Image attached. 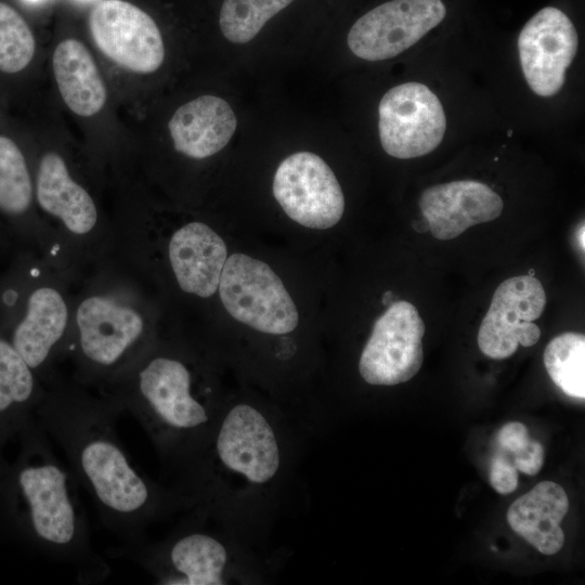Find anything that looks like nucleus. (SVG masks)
Instances as JSON below:
<instances>
[{
  "label": "nucleus",
  "instance_id": "obj_1",
  "mask_svg": "<svg viewBox=\"0 0 585 585\" xmlns=\"http://www.w3.org/2000/svg\"><path fill=\"white\" fill-rule=\"evenodd\" d=\"M311 430L277 402L225 398L209 431L170 470L186 511L265 549L292 504Z\"/></svg>",
  "mask_w": 585,
  "mask_h": 585
},
{
  "label": "nucleus",
  "instance_id": "obj_2",
  "mask_svg": "<svg viewBox=\"0 0 585 585\" xmlns=\"http://www.w3.org/2000/svg\"><path fill=\"white\" fill-rule=\"evenodd\" d=\"M36 411L39 425L63 450L103 524L126 545L143 543L153 522L186 511L172 486L156 483L134 465L117 434L119 411L113 404L62 391L42 396Z\"/></svg>",
  "mask_w": 585,
  "mask_h": 585
},
{
  "label": "nucleus",
  "instance_id": "obj_3",
  "mask_svg": "<svg viewBox=\"0 0 585 585\" xmlns=\"http://www.w3.org/2000/svg\"><path fill=\"white\" fill-rule=\"evenodd\" d=\"M24 433L25 453L12 476L24 532L47 556L70 564L81 583L105 580L110 569L92 547L76 479L38 421L29 420Z\"/></svg>",
  "mask_w": 585,
  "mask_h": 585
},
{
  "label": "nucleus",
  "instance_id": "obj_4",
  "mask_svg": "<svg viewBox=\"0 0 585 585\" xmlns=\"http://www.w3.org/2000/svg\"><path fill=\"white\" fill-rule=\"evenodd\" d=\"M200 380L188 361L158 353L142 361L109 401L139 420L169 470L196 450L224 403L213 385Z\"/></svg>",
  "mask_w": 585,
  "mask_h": 585
},
{
  "label": "nucleus",
  "instance_id": "obj_5",
  "mask_svg": "<svg viewBox=\"0 0 585 585\" xmlns=\"http://www.w3.org/2000/svg\"><path fill=\"white\" fill-rule=\"evenodd\" d=\"M161 585H260L271 581L285 555L255 547L188 512L165 538L116 550Z\"/></svg>",
  "mask_w": 585,
  "mask_h": 585
},
{
  "label": "nucleus",
  "instance_id": "obj_6",
  "mask_svg": "<svg viewBox=\"0 0 585 585\" xmlns=\"http://www.w3.org/2000/svg\"><path fill=\"white\" fill-rule=\"evenodd\" d=\"M218 289L226 311L259 333L284 336L298 326L295 302L282 280L261 260L232 255L224 263Z\"/></svg>",
  "mask_w": 585,
  "mask_h": 585
},
{
  "label": "nucleus",
  "instance_id": "obj_7",
  "mask_svg": "<svg viewBox=\"0 0 585 585\" xmlns=\"http://www.w3.org/2000/svg\"><path fill=\"white\" fill-rule=\"evenodd\" d=\"M425 324L408 301H396L374 323L358 364L370 386L392 387L412 379L424 362Z\"/></svg>",
  "mask_w": 585,
  "mask_h": 585
},
{
  "label": "nucleus",
  "instance_id": "obj_8",
  "mask_svg": "<svg viewBox=\"0 0 585 585\" xmlns=\"http://www.w3.org/2000/svg\"><path fill=\"white\" fill-rule=\"evenodd\" d=\"M379 138L387 154L400 159L420 157L442 142L446 118L438 96L425 84L405 82L379 103Z\"/></svg>",
  "mask_w": 585,
  "mask_h": 585
},
{
  "label": "nucleus",
  "instance_id": "obj_9",
  "mask_svg": "<svg viewBox=\"0 0 585 585\" xmlns=\"http://www.w3.org/2000/svg\"><path fill=\"white\" fill-rule=\"evenodd\" d=\"M273 194L285 213L310 229L337 224L344 211V197L330 167L316 154L298 152L277 167Z\"/></svg>",
  "mask_w": 585,
  "mask_h": 585
},
{
  "label": "nucleus",
  "instance_id": "obj_10",
  "mask_svg": "<svg viewBox=\"0 0 585 585\" xmlns=\"http://www.w3.org/2000/svg\"><path fill=\"white\" fill-rule=\"evenodd\" d=\"M442 0H392L360 17L348 34L353 54L366 61L394 57L445 17Z\"/></svg>",
  "mask_w": 585,
  "mask_h": 585
},
{
  "label": "nucleus",
  "instance_id": "obj_11",
  "mask_svg": "<svg viewBox=\"0 0 585 585\" xmlns=\"http://www.w3.org/2000/svg\"><path fill=\"white\" fill-rule=\"evenodd\" d=\"M89 28L98 49L123 68L148 74L164 62L165 47L157 24L128 1H100L90 13Z\"/></svg>",
  "mask_w": 585,
  "mask_h": 585
},
{
  "label": "nucleus",
  "instance_id": "obj_12",
  "mask_svg": "<svg viewBox=\"0 0 585 585\" xmlns=\"http://www.w3.org/2000/svg\"><path fill=\"white\" fill-rule=\"evenodd\" d=\"M546 306L541 282L531 275L507 278L495 290L491 306L478 332V346L491 359L511 356L522 347L534 346L540 327L533 323Z\"/></svg>",
  "mask_w": 585,
  "mask_h": 585
},
{
  "label": "nucleus",
  "instance_id": "obj_13",
  "mask_svg": "<svg viewBox=\"0 0 585 585\" xmlns=\"http://www.w3.org/2000/svg\"><path fill=\"white\" fill-rule=\"evenodd\" d=\"M577 44L573 23L557 8L546 6L525 23L518 50L524 78L534 93L551 96L562 88Z\"/></svg>",
  "mask_w": 585,
  "mask_h": 585
},
{
  "label": "nucleus",
  "instance_id": "obj_14",
  "mask_svg": "<svg viewBox=\"0 0 585 585\" xmlns=\"http://www.w3.org/2000/svg\"><path fill=\"white\" fill-rule=\"evenodd\" d=\"M82 359L99 372H109L123 363L142 337L141 315L103 296L86 298L76 314Z\"/></svg>",
  "mask_w": 585,
  "mask_h": 585
},
{
  "label": "nucleus",
  "instance_id": "obj_15",
  "mask_svg": "<svg viewBox=\"0 0 585 585\" xmlns=\"http://www.w3.org/2000/svg\"><path fill=\"white\" fill-rule=\"evenodd\" d=\"M419 207L432 236L448 240L470 226L497 219L504 204L486 184L458 180L426 188Z\"/></svg>",
  "mask_w": 585,
  "mask_h": 585
},
{
  "label": "nucleus",
  "instance_id": "obj_16",
  "mask_svg": "<svg viewBox=\"0 0 585 585\" xmlns=\"http://www.w3.org/2000/svg\"><path fill=\"white\" fill-rule=\"evenodd\" d=\"M168 252L183 291L207 298L218 290L227 249L211 227L202 222L183 225L171 236Z\"/></svg>",
  "mask_w": 585,
  "mask_h": 585
},
{
  "label": "nucleus",
  "instance_id": "obj_17",
  "mask_svg": "<svg viewBox=\"0 0 585 585\" xmlns=\"http://www.w3.org/2000/svg\"><path fill=\"white\" fill-rule=\"evenodd\" d=\"M236 126L230 104L213 95H203L183 104L168 123L174 148L197 159L212 156L225 147Z\"/></svg>",
  "mask_w": 585,
  "mask_h": 585
},
{
  "label": "nucleus",
  "instance_id": "obj_18",
  "mask_svg": "<svg viewBox=\"0 0 585 585\" xmlns=\"http://www.w3.org/2000/svg\"><path fill=\"white\" fill-rule=\"evenodd\" d=\"M568 509L569 498L563 487L551 481H542L509 506L507 521L524 541L550 556L564 544L561 522Z\"/></svg>",
  "mask_w": 585,
  "mask_h": 585
},
{
  "label": "nucleus",
  "instance_id": "obj_19",
  "mask_svg": "<svg viewBox=\"0 0 585 585\" xmlns=\"http://www.w3.org/2000/svg\"><path fill=\"white\" fill-rule=\"evenodd\" d=\"M66 325L67 307L61 294L40 287L29 295L25 314L15 325L10 342L35 372L48 362Z\"/></svg>",
  "mask_w": 585,
  "mask_h": 585
},
{
  "label": "nucleus",
  "instance_id": "obj_20",
  "mask_svg": "<svg viewBox=\"0 0 585 585\" xmlns=\"http://www.w3.org/2000/svg\"><path fill=\"white\" fill-rule=\"evenodd\" d=\"M39 206L58 218L75 234H87L96 224L98 210L89 193L76 183L56 153L42 156L36 180Z\"/></svg>",
  "mask_w": 585,
  "mask_h": 585
},
{
  "label": "nucleus",
  "instance_id": "obj_21",
  "mask_svg": "<svg viewBox=\"0 0 585 585\" xmlns=\"http://www.w3.org/2000/svg\"><path fill=\"white\" fill-rule=\"evenodd\" d=\"M53 73L65 104L75 114L99 113L107 98L105 83L88 49L76 39L61 41L52 57Z\"/></svg>",
  "mask_w": 585,
  "mask_h": 585
},
{
  "label": "nucleus",
  "instance_id": "obj_22",
  "mask_svg": "<svg viewBox=\"0 0 585 585\" xmlns=\"http://www.w3.org/2000/svg\"><path fill=\"white\" fill-rule=\"evenodd\" d=\"M41 398L34 370L9 340L0 338V432L31 420L30 410Z\"/></svg>",
  "mask_w": 585,
  "mask_h": 585
},
{
  "label": "nucleus",
  "instance_id": "obj_23",
  "mask_svg": "<svg viewBox=\"0 0 585 585\" xmlns=\"http://www.w3.org/2000/svg\"><path fill=\"white\" fill-rule=\"evenodd\" d=\"M544 365L552 382L568 396L585 398V337L563 333L544 350Z\"/></svg>",
  "mask_w": 585,
  "mask_h": 585
},
{
  "label": "nucleus",
  "instance_id": "obj_24",
  "mask_svg": "<svg viewBox=\"0 0 585 585\" xmlns=\"http://www.w3.org/2000/svg\"><path fill=\"white\" fill-rule=\"evenodd\" d=\"M32 184L26 159L8 136L0 135V212L23 216L30 207Z\"/></svg>",
  "mask_w": 585,
  "mask_h": 585
},
{
  "label": "nucleus",
  "instance_id": "obj_25",
  "mask_svg": "<svg viewBox=\"0 0 585 585\" xmlns=\"http://www.w3.org/2000/svg\"><path fill=\"white\" fill-rule=\"evenodd\" d=\"M294 0H224L219 24L223 36L233 43L253 39L263 25Z\"/></svg>",
  "mask_w": 585,
  "mask_h": 585
},
{
  "label": "nucleus",
  "instance_id": "obj_26",
  "mask_svg": "<svg viewBox=\"0 0 585 585\" xmlns=\"http://www.w3.org/2000/svg\"><path fill=\"white\" fill-rule=\"evenodd\" d=\"M36 43L24 18L10 5L0 2V70L14 74L32 60Z\"/></svg>",
  "mask_w": 585,
  "mask_h": 585
},
{
  "label": "nucleus",
  "instance_id": "obj_27",
  "mask_svg": "<svg viewBox=\"0 0 585 585\" xmlns=\"http://www.w3.org/2000/svg\"><path fill=\"white\" fill-rule=\"evenodd\" d=\"M496 444L497 451L522 473L537 474L544 465V446L530 437L528 428L522 422L505 424L496 434Z\"/></svg>",
  "mask_w": 585,
  "mask_h": 585
},
{
  "label": "nucleus",
  "instance_id": "obj_28",
  "mask_svg": "<svg viewBox=\"0 0 585 585\" xmlns=\"http://www.w3.org/2000/svg\"><path fill=\"white\" fill-rule=\"evenodd\" d=\"M490 482L497 493L504 495L514 492L519 483L518 470L511 461L497 450L491 463Z\"/></svg>",
  "mask_w": 585,
  "mask_h": 585
},
{
  "label": "nucleus",
  "instance_id": "obj_29",
  "mask_svg": "<svg viewBox=\"0 0 585 585\" xmlns=\"http://www.w3.org/2000/svg\"><path fill=\"white\" fill-rule=\"evenodd\" d=\"M584 224L580 226V230L577 232V242L580 248H582V251H584L585 243H584Z\"/></svg>",
  "mask_w": 585,
  "mask_h": 585
},
{
  "label": "nucleus",
  "instance_id": "obj_30",
  "mask_svg": "<svg viewBox=\"0 0 585 585\" xmlns=\"http://www.w3.org/2000/svg\"><path fill=\"white\" fill-rule=\"evenodd\" d=\"M391 296V291H387L384 296V303H387L390 300Z\"/></svg>",
  "mask_w": 585,
  "mask_h": 585
},
{
  "label": "nucleus",
  "instance_id": "obj_31",
  "mask_svg": "<svg viewBox=\"0 0 585 585\" xmlns=\"http://www.w3.org/2000/svg\"><path fill=\"white\" fill-rule=\"evenodd\" d=\"M24 1L29 2V3H37V2H39L41 0H24Z\"/></svg>",
  "mask_w": 585,
  "mask_h": 585
},
{
  "label": "nucleus",
  "instance_id": "obj_32",
  "mask_svg": "<svg viewBox=\"0 0 585 585\" xmlns=\"http://www.w3.org/2000/svg\"><path fill=\"white\" fill-rule=\"evenodd\" d=\"M511 134H512V131L509 130V131H508V136H511Z\"/></svg>",
  "mask_w": 585,
  "mask_h": 585
}]
</instances>
